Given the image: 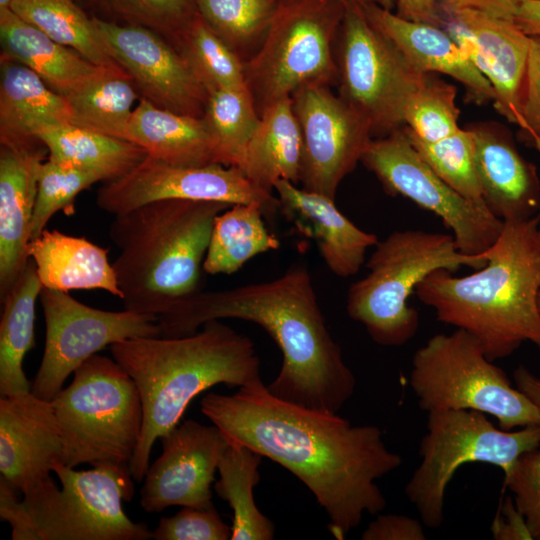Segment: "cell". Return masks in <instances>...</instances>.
I'll use <instances>...</instances> for the list:
<instances>
[{
  "label": "cell",
  "mask_w": 540,
  "mask_h": 540,
  "mask_svg": "<svg viewBox=\"0 0 540 540\" xmlns=\"http://www.w3.org/2000/svg\"><path fill=\"white\" fill-rule=\"evenodd\" d=\"M201 412L229 443L246 446L295 475L314 495L341 539L386 499L376 480L402 464L374 425H352L337 413L273 395L263 381L232 395L208 393Z\"/></svg>",
  "instance_id": "cell-1"
},
{
  "label": "cell",
  "mask_w": 540,
  "mask_h": 540,
  "mask_svg": "<svg viewBox=\"0 0 540 540\" xmlns=\"http://www.w3.org/2000/svg\"><path fill=\"white\" fill-rule=\"evenodd\" d=\"M158 317L162 337L191 335L226 318L262 327L282 353L281 369L267 385L282 400L337 413L354 394L355 376L327 328L305 265L266 282L197 291Z\"/></svg>",
  "instance_id": "cell-2"
},
{
  "label": "cell",
  "mask_w": 540,
  "mask_h": 540,
  "mask_svg": "<svg viewBox=\"0 0 540 540\" xmlns=\"http://www.w3.org/2000/svg\"><path fill=\"white\" fill-rule=\"evenodd\" d=\"M539 224L540 214L505 221L485 251V266L461 277L439 269L415 290L437 320L471 334L491 361L510 356L524 342L540 348Z\"/></svg>",
  "instance_id": "cell-3"
},
{
  "label": "cell",
  "mask_w": 540,
  "mask_h": 540,
  "mask_svg": "<svg viewBox=\"0 0 540 540\" xmlns=\"http://www.w3.org/2000/svg\"><path fill=\"white\" fill-rule=\"evenodd\" d=\"M135 382L142 400L143 428L130 461L141 482L157 439L175 428L190 402L208 388L243 387L261 381L253 341L220 320L181 337H138L109 346Z\"/></svg>",
  "instance_id": "cell-4"
},
{
  "label": "cell",
  "mask_w": 540,
  "mask_h": 540,
  "mask_svg": "<svg viewBox=\"0 0 540 540\" xmlns=\"http://www.w3.org/2000/svg\"><path fill=\"white\" fill-rule=\"evenodd\" d=\"M222 202L163 199L114 215L109 236L124 309L159 316L201 290V270Z\"/></svg>",
  "instance_id": "cell-5"
},
{
  "label": "cell",
  "mask_w": 540,
  "mask_h": 540,
  "mask_svg": "<svg viewBox=\"0 0 540 540\" xmlns=\"http://www.w3.org/2000/svg\"><path fill=\"white\" fill-rule=\"evenodd\" d=\"M51 478L16 497L0 479V516L11 527L12 540H148L152 531L133 522L123 502L134 496L129 464H100L75 470L60 462Z\"/></svg>",
  "instance_id": "cell-6"
},
{
  "label": "cell",
  "mask_w": 540,
  "mask_h": 540,
  "mask_svg": "<svg viewBox=\"0 0 540 540\" xmlns=\"http://www.w3.org/2000/svg\"><path fill=\"white\" fill-rule=\"evenodd\" d=\"M487 263L485 252L462 253L451 234L423 230L394 231L378 241L366 262L368 273L349 287L346 311L382 346L406 344L417 333L419 315L409 306L411 294L432 272Z\"/></svg>",
  "instance_id": "cell-7"
},
{
  "label": "cell",
  "mask_w": 540,
  "mask_h": 540,
  "mask_svg": "<svg viewBox=\"0 0 540 540\" xmlns=\"http://www.w3.org/2000/svg\"><path fill=\"white\" fill-rule=\"evenodd\" d=\"M58 421L62 464H130L143 428L138 388L113 358L95 354L51 400Z\"/></svg>",
  "instance_id": "cell-8"
},
{
  "label": "cell",
  "mask_w": 540,
  "mask_h": 540,
  "mask_svg": "<svg viewBox=\"0 0 540 540\" xmlns=\"http://www.w3.org/2000/svg\"><path fill=\"white\" fill-rule=\"evenodd\" d=\"M468 332L432 336L413 355L410 386L423 411L474 410L511 431L540 424V412Z\"/></svg>",
  "instance_id": "cell-9"
},
{
  "label": "cell",
  "mask_w": 540,
  "mask_h": 540,
  "mask_svg": "<svg viewBox=\"0 0 540 540\" xmlns=\"http://www.w3.org/2000/svg\"><path fill=\"white\" fill-rule=\"evenodd\" d=\"M538 448L540 424L507 431L474 410L428 412L427 432L419 446L421 462L405 486L406 497L425 526L439 528L447 487L461 466L490 464L505 476L522 454Z\"/></svg>",
  "instance_id": "cell-10"
},
{
  "label": "cell",
  "mask_w": 540,
  "mask_h": 540,
  "mask_svg": "<svg viewBox=\"0 0 540 540\" xmlns=\"http://www.w3.org/2000/svg\"><path fill=\"white\" fill-rule=\"evenodd\" d=\"M345 0H278L259 51L244 65L258 113L301 87L328 84L338 72L332 44Z\"/></svg>",
  "instance_id": "cell-11"
},
{
  "label": "cell",
  "mask_w": 540,
  "mask_h": 540,
  "mask_svg": "<svg viewBox=\"0 0 540 540\" xmlns=\"http://www.w3.org/2000/svg\"><path fill=\"white\" fill-rule=\"evenodd\" d=\"M340 31V97L367 121L373 137L402 128L405 102L426 73L373 26L359 3L346 1Z\"/></svg>",
  "instance_id": "cell-12"
},
{
  "label": "cell",
  "mask_w": 540,
  "mask_h": 540,
  "mask_svg": "<svg viewBox=\"0 0 540 540\" xmlns=\"http://www.w3.org/2000/svg\"><path fill=\"white\" fill-rule=\"evenodd\" d=\"M361 162L388 194L405 197L440 217L462 253L482 254L498 239L504 222L485 204L465 198L444 182L420 156L403 127L372 139Z\"/></svg>",
  "instance_id": "cell-13"
},
{
  "label": "cell",
  "mask_w": 540,
  "mask_h": 540,
  "mask_svg": "<svg viewBox=\"0 0 540 540\" xmlns=\"http://www.w3.org/2000/svg\"><path fill=\"white\" fill-rule=\"evenodd\" d=\"M39 298L46 336L31 392L44 400L51 401L68 376L106 346L161 336L157 315L101 310L81 303L68 292L48 288L42 289Z\"/></svg>",
  "instance_id": "cell-14"
},
{
  "label": "cell",
  "mask_w": 540,
  "mask_h": 540,
  "mask_svg": "<svg viewBox=\"0 0 540 540\" xmlns=\"http://www.w3.org/2000/svg\"><path fill=\"white\" fill-rule=\"evenodd\" d=\"M163 199L222 202L228 205H260L266 218L279 210L277 197L254 185L234 166L210 163L178 166L147 155L126 175L104 182L98 189L97 206L113 215Z\"/></svg>",
  "instance_id": "cell-15"
},
{
  "label": "cell",
  "mask_w": 540,
  "mask_h": 540,
  "mask_svg": "<svg viewBox=\"0 0 540 540\" xmlns=\"http://www.w3.org/2000/svg\"><path fill=\"white\" fill-rule=\"evenodd\" d=\"M303 141L299 182L335 200L342 180L373 139L367 121L328 84H308L291 96Z\"/></svg>",
  "instance_id": "cell-16"
},
{
  "label": "cell",
  "mask_w": 540,
  "mask_h": 540,
  "mask_svg": "<svg viewBox=\"0 0 540 540\" xmlns=\"http://www.w3.org/2000/svg\"><path fill=\"white\" fill-rule=\"evenodd\" d=\"M111 58L128 74L136 90L155 106L203 117L208 93L190 64L161 34L139 25L93 16Z\"/></svg>",
  "instance_id": "cell-17"
},
{
  "label": "cell",
  "mask_w": 540,
  "mask_h": 540,
  "mask_svg": "<svg viewBox=\"0 0 540 540\" xmlns=\"http://www.w3.org/2000/svg\"><path fill=\"white\" fill-rule=\"evenodd\" d=\"M159 440L162 452L145 474L141 507L148 513L171 506L214 508L211 485L229 445L221 430L186 420Z\"/></svg>",
  "instance_id": "cell-18"
},
{
  "label": "cell",
  "mask_w": 540,
  "mask_h": 540,
  "mask_svg": "<svg viewBox=\"0 0 540 540\" xmlns=\"http://www.w3.org/2000/svg\"><path fill=\"white\" fill-rule=\"evenodd\" d=\"M63 444L51 401L31 391L0 398V474L24 494L51 479Z\"/></svg>",
  "instance_id": "cell-19"
},
{
  "label": "cell",
  "mask_w": 540,
  "mask_h": 540,
  "mask_svg": "<svg viewBox=\"0 0 540 540\" xmlns=\"http://www.w3.org/2000/svg\"><path fill=\"white\" fill-rule=\"evenodd\" d=\"M41 140L0 142V301L4 302L29 262L27 246L41 164Z\"/></svg>",
  "instance_id": "cell-20"
},
{
  "label": "cell",
  "mask_w": 540,
  "mask_h": 540,
  "mask_svg": "<svg viewBox=\"0 0 540 540\" xmlns=\"http://www.w3.org/2000/svg\"><path fill=\"white\" fill-rule=\"evenodd\" d=\"M274 190L279 211L299 233L315 242L333 274L346 278L360 270L366 251L379 241L375 234L356 226L328 196L284 179L275 183Z\"/></svg>",
  "instance_id": "cell-21"
},
{
  "label": "cell",
  "mask_w": 540,
  "mask_h": 540,
  "mask_svg": "<svg viewBox=\"0 0 540 540\" xmlns=\"http://www.w3.org/2000/svg\"><path fill=\"white\" fill-rule=\"evenodd\" d=\"M467 129L473 138L476 173L488 210L503 222L538 215L536 168L521 156L510 135L487 124Z\"/></svg>",
  "instance_id": "cell-22"
},
{
  "label": "cell",
  "mask_w": 540,
  "mask_h": 540,
  "mask_svg": "<svg viewBox=\"0 0 540 540\" xmlns=\"http://www.w3.org/2000/svg\"><path fill=\"white\" fill-rule=\"evenodd\" d=\"M362 6L373 26L398 47L416 70L454 78L465 86L471 101H494L495 93L488 79L444 28L402 18L378 4Z\"/></svg>",
  "instance_id": "cell-23"
},
{
  "label": "cell",
  "mask_w": 540,
  "mask_h": 540,
  "mask_svg": "<svg viewBox=\"0 0 540 540\" xmlns=\"http://www.w3.org/2000/svg\"><path fill=\"white\" fill-rule=\"evenodd\" d=\"M449 18L459 21L476 37L485 57L484 76L495 93V109L509 122L521 127L530 36L514 21L476 10H461Z\"/></svg>",
  "instance_id": "cell-24"
},
{
  "label": "cell",
  "mask_w": 540,
  "mask_h": 540,
  "mask_svg": "<svg viewBox=\"0 0 540 540\" xmlns=\"http://www.w3.org/2000/svg\"><path fill=\"white\" fill-rule=\"evenodd\" d=\"M108 249L85 237L44 231L29 241L27 254L34 262L43 288L68 292L101 289L122 298Z\"/></svg>",
  "instance_id": "cell-25"
},
{
  "label": "cell",
  "mask_w": 540,
  "mask_h": 540,
  "mask_svg": "<svg viewBox=\"0 0 540 540\" xmlns=\"http://www.w3.org/2000/svg\"><path fill=\"white\" fill-rule=\"evenodd\" d=\"M71 123L67 98L30 68L0 58V142H32L50 127Z\"/></svg>",
  "instance_id": "cell-26"
},
{
  "label": "cell",
  "mask_w": 540,
  "mask_h": 540,
  "mask_svg": "<svg viewBox=\"0 0 540 540\" xmlns=\"http://www.w3.org/2000/svg\"><path fill=\"white\" fill-rule=\"evenodd\" d=\"M0 42L1 57L30 68L65 97L81 89L104 68L52 40L10 8L0 10Z\"/></svg>",
  "instance_id": "cell-27"
},
{
  "label": "cell",
  "mask_w": 540,
  "mask_h": 540,
  "mask_svg": "<svg viewBox=\"0 0 540 540\" xmlns=\"http://www.w3.org/2000/svg\"><path fill=\"white\" fill-rule=\"evenodd\" d=\"M125 140L161 162L178 166L216 163V144L204 117L159 108L144 98L134 108Z\"/></svg>",
  "instance_id": "cell-28"
},
{
  "label": "cell",
  "mask_w": 540,
  "mask_h": 540,
  "mask_svg": "<svg viewBox=\"0 0 540 540\" xmlns=\"http://www.w3.org/2000/svg\"><path fill=\"white\" fill-rule=\"evenodd\" d=\"M259 116L238 168L258 188L272 193L280 179L299 182L302 134L291 97L267 105Z\"/></svg>",
  "instance_id": "cell-29"
},
{
  "label": "cell",
  "mask_w": 540,
  "mask_h": 540,
  "mask_svg": "<svg viewBox=\"0 0 540 540\" xmlns=\"http://www.w3.org/2000/svg\"><path fill=\"white\" fill-rule=\"evenodd\" d=\"M38 138L48 150V159L90 172L104 182L126 175L148 155L133 142L71 124L47 128Z\"/></svg>",
  "instance_id": "cell-30"
},
{
  "label": "cell",
  "mask_w": 540,
  "mask_h": 540,
  "mask_svg": "<svg viewBox=\"0 0 540 540\" xmlns=\"http://www.w3.org/2000/svg\"><path fill=\"white\" fill-rule=\"evenodd\" d=\"M43 289L34 262L27 266L6 297L0 322V395L31 391L23 370L35 345V306Z\"/></svg>",
  "instance_id": "cell-31"
},
{
  "label": "cell",
  "mask_w": 540,
  "mask_h": 540,
  "mask_svg": "<svg viewBox=\"0 0 540 540\" xmlns=\"http://www.w3.org/2000/svg\"><path fill=\"white\" fill-rule=\"evenodd\" d=\"M263 208L254 203L234 204L215 218L203 270L232 274L251 258L276 250L280 241L266 227Z\"/></svg>",
  "instance_id": "cell-32"
},
{
  "label": "cell",
  "mask_w": 540,
  "mask_h": 540,
  "mask_svg": "<svg viewBox=\"0 0 540 540\" xmlns=\"http://www.w3.org/2000/svg\"><path fill=\"white\" fill-rule=\"evenodd\" d=\"M229 443V442H228ZM262 456L252 449L229 443L218 466L217 495L233 511L231 540H271L274 524L257 508L253 490L260 481Z\"/></svg>",
  "instance_id": "cell-33"
},
{
  "label": "cell",
  "mask_w": 540,
  "mask_h": 540,
  "mask_svg": "<svg viewBox=\"0 0 540 540\" xmlns=\"http://www.w3.org/2000/svg\"><path fill=\"white\" fill-rule=\"evenodd\" d=\"M138 92L120 67L102 68L78 91L67 96L71 125L125 139Z\"/></svg>",
  "instance_id": "cell-34"
},
{
  "label": "cell",
  "mask_w": 540,
  "mask_h": 540,
  "mask_svg": "<svg viewBox=\"0 0 540 540\" xmlns=\"http://www.w3.org/2000/svg\"><path fill=\"white\" fill-rule=\"evenodd\" d=\"M52 40L67 46L99 67L119 66L108 54L89 17L74 0H14L11 8Z\"/></svg>",
  "instance_id": "cell-35"
},
{
  "label": "cell",
  "mask_w": 540,
  "mask_h": 540,
  "mask_svg": "<svg viewBox=\"0 0 540 540\" xmlns=\"http://www.w3.org/2000/svg\"><path fill=\"white\" fill-rule=\"evenodd\" d=\"M203 117L216 144L215 162L238 168L260 119L248 87L208 93Z\"/></svg>",
  "instance_id": "cell-36"
},
{
  "label": "cell",
  "mask_w": 540,
  "mask_h": 540,
  "mask_svg": "<svg viewBox=\"0 0 540 540\" xmlns=\"http://www.w3.org/2000/svg\"><path fill=\"white\" fill-rule=\"evenodd\" d=\"M207 93L220 88L247 87L244 64L197 12L176 39Z\"/></svg>",
  "instance_id": "cell-37"
},
{
  "label": "cell",
  "mask_w": 540,
  "mask_h": 540,
  "mask_svg": "<svg viewBox=\"0 0 540 540\" xmlns=\"http://www.w3.org/2000/svg\"><path fill=\"white\" fill-rule=\"evenodd\" d=\"M456 87L426 74L403 108L404 128L424 142H436L461 128Z\"/></svg>",
  "instance_id": "cell-38"
},
{
  "label": "cell",
  "mask_w": 540,
  "mask_h": 540,
  "mask_svg": "<svg viewBox=\"0 0 540 540\" xmlns=\"http://www.w3.org/2000/svg\"><path fill=\"white\" fill-rule=\"evenodd\" d=\"M403 129L420 156L444 182L465 198L485 204L475 168L473 138L468 129L461 128L436 142H424Z\"/></svg>",
  "instance_id": "cell-39"
},
{
  "label": "cell",
  "mask_w": 540,
  "mask_h": 540,
  "mask_svg": "<svg viewBox=\"0 0 540 540\" xmlns=\"http://www.w3.org/2000/svg\"><path fill=\"white\" fill-rule=\"evenodd\" d=\"M197 12L234 50L267 32L278 0H195Z\"/></svg>",
  "instance_id": "cell-40"
},
{
  "label": "cell",
  "mask_w": 540,
  "mask_h": 540,
  "mask_svg": "<svg viewBox=\"0 0 540 540\" xmlns=\"http://www.w3.org/2000/svg\"><path fill=\"white\" fill-rule=\"evenodd\" d=\"M99 181L90 172L47 158L39 170L30 240L46 229L48 221L58 211L67 216L74 214L77 195Z\"/></svg>",
  "instance_id": "cell-41"
},
{
  "label": "cell",
  "mask_w": 540,
  "mask_h": 540,
  "mask_svg": "<svg viewBox=\"0 0 540 540\" xmlns=\"http://www.w3.org/2000/svg\"><path fill=\"white\" fill-rule=\"evenodd\" d=\"M121 24L149 28L176 41L197 13L195 0H89Z\"/></svg>",
  "instance_id": "cell-42"
},
{
  "label": "cell",
  "mask_w": 540,
  "mask_h": 540,
  "mask_svg": "<svg viewBox=\"0 0 540 540\" xmlns=\"http://www.w3.org/2000/svg\"><path fill=\"white\" fill-rule=\"evenodd\" d=\"M504 485L527 524L532 539L540 540V448L522 454L504 476Z\"/></svg>",
  "instance_id": "cell-43"
},
{
  "label": "cell",
  "mask_w": 540,
  "mask_h": 540,
  "mask_svg": "<svg viewBox=\"0 0 540 540\" xmlns=\"http://www.w3.org/2000/svg\"><path fill=\"white\" fill-rule=\"evenodd\" d=\"M232 529L215 510L184 507L172 517H162L152 531L156 540H227Z\"/></svg>",
  "instance_id": "cell-44"
},
{
  "label": "cell",
  "mask_w": 540,
  "mask_h": 540,
  "mask_svg": "<svg viewBox=\"0 0 540 540\" xmlns=\"http://www.w3.org/2000/svg\"><path fill=\"white\" fill-rule=\"evenodd\" d=\"M526 135L540 138V37H530L522 94V125Z\"/></svg>",
  "instance_id": "cell-45"
},
{
  "label": "cell",
  "mask_w": 540,
  "mask_h": 540,
  "mask_svg": "<svg viewBox=\"0 0 540 540\" xmlns=\"http://www.w3.org/2000/svg\"><path fill=\"white\" fill-rule=\"evenodd\" d=\"M422 521L400 514H381L363 531L362 540H425Z\"/></svg>",
  "instance_id": "cell-46"
},
{
  "label": "cell",
  "mask_w": 540,
  "mask_h": 540,
  "mask_svg": "<svg viewBox=\"0 0 540 540\" xmlns=\"http://www.w3.org/2000/svg\"><path fill=\"white\" fill-rule=\"evenodd\" d=\"M521 0H439L446 19L465 9L480 11L487 15L514 21Z\"/></svg>",
  "instance_id": "cell-47"
},
{
  "label": "cell",
  "mask_w": 540,
  "mask_h": 540,
  "mask_svg": "<svg viewBox=\"0 0 540 540\" xmlns=\"http://www.w3.org/2000/svg\"><path fill=\"white\" fill-rule=\"evenodd\" d=\"M493 537L498 540H531L524 517L512 498L507 497L500 506L491 526Z\"/></svg>",
  "instance_id": "cell-48"
},
{
  "label": "cell",
  "mask_w": 540,
  "mask_h": 540,
  "mask_svg": "<svg viewBox=\"0 0 540 540\" xmlns=\"http://www.w3.org/2000/svg\"><path fill=\"white\" fill-rule=\"evenodd\" d=\"M397 14L405 19L444 27V17L439 0H394Z\"/></svg>",
  "instance_id": "cell-49"
},
{
  "label": "cell",
  "mask_w": 540,
  "mask_h": 540,
  "mask_svg": "<svg viewBox=\"0 0 540 540\" xmlns=\"http://www.w3.org/2000/svg\"><path fill=\"white\" fill-rule=\"evenodd\" d=\"M514 22L526 35L540 37V0H521Z\"/></svg>",
  "instance_id": "cell-50"
},
{
  "label": "cell",
  "mask_w": 540,
  "mask_h": 540,
  "mask_svg": "<svg viewBox=\"0 0 540 540\" xmlns=\"http://www.w3.org/2000/svg\"><path fill=\"white\" fill-rule=\"evenodd\" d=\"M514 384L525 394L540 412V377L527 367L519 365L513 373Z\"/></svg>",
  "instance_id": "cell-51"
},
{
  "label": "cell",
  "mask_w": 540,
  "mask_h": 540,
  "mask_svg": "<svg viewBox=\"0 0 540 540\" xmlns=\"http://www.w3.org/2000/svg\"><path fill=\"white\" fill-rule=\"evenodd\" d=\"M345 1H352V2L359 3L361 5L378 4L388 9H390L393 3L395 2L394 0H345Z\"/></svg>",
  "instance_id": "cell-52"
},
{
  "label": "cell",
  "mask_w": 540,
  "mask_h": 540,
  "mask_svg": "<svg viewBox=\"0 0 540 540\" xmlns=\"http://www.w3.org/2000/svg\"><path fill=\"white\" fill-rule=\"evenodd\" d=\"M528 137L529 142L531 145L540 153V138L534 136V135H526ZM538 241L540 244V229L538 232Z\"/></svg>",
  "instance_id": "cell-53"
},
{
  "label": "cell",
  "mask_w": 540,
  "mask_h": 540,
  "mask_svg": "<svg viewBox=\"0 0 540 540\" xmlns=\"http://www.w3.org/2000/svg\"><path fill=\"white\" fill-rule=\"evenodd\" d=\"M14 0H0V10L11 8Z\"/></svg>",
  "instance_id": "cell-54"
},
{
  "label": "cell",
  "mask_w": 540,
  "mask_h": 540,
  "mask_svg": "<svg viewBox=\"0 0 540 540\" xmlns=\"http://www.w3.org/2000/svg\"><path fill=\"white\" fill-rule=\"evenodd\" d=\"M74 1H76V2H78V3H79V2H89V0H74Z\"/></svg>",
  "instance_id": "cell-55"
},
{
  "label": "cell",
  "mask_w": 540,
  "mask_h": 540,
  "mask_svg": "<svg viewBox=\"0 0 540 540\" xmlns=\"http://www.w3.org/2000/svg\"><path fill=\"white\" fill-rule=\"evenodd\" d=\"M538 306H539V310H540V293L538 295Z\"/></svg>",
  "instance_id": "cell-56"
}]
</instances>
